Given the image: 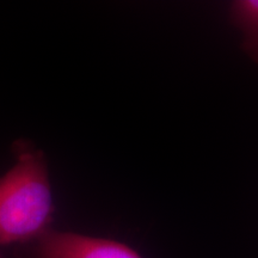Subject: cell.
<instances>
[{"label":"cell","mask_w":258,"mask_h":258,"mask_svg":"<svg viewBox=\"0 0 258 258\" xmlns=\"http://www.w3.org/2000/svg\"><path fill=\"white\" fill-rule=\"evenodd\" d=\"M17 164L0 178V244L40 238L53 215L46 160L30 145L18 143Z\"/></svg>","instance_id":"6da1fadb"},{"label":"cell","mask_w":258,"mask_h":258,"mask_svg":"<svg viewBox=\"0 0 258 258\" xmlns=\"http://www.w3.org/2000/svg\"><path fill=\"white\" fill-rule=\"evenodd\" d=\"M36 258H143L128 244L72 232L47 231L38 238Z\"/></svg>","instance_id":"7a4b0ae2"},{"label":"cell","mask_w":258,"mask_h":258,"mask_svg":"<svg viewBox=\"0 0 258 258\" xmlns=\"http://www.w3.org/2000/svg\"><path fill=\"white\" fill-rule=\"evenodd\" d=\"M231 23L241 34V49L258 64V0H237L230 5Z\"/></svg>","instance_id":"3957f363"}]
</instances>
